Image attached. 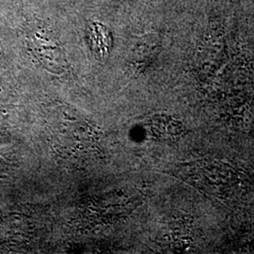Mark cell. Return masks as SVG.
Returning a JSON list of instances; mask_svg holds the SVG:
<instances>
[{"label":"cell","mask_w":254,"mask_h":254,"mask_svg":"<svg viewBox=\"0 0 254 254\" xmlns=\"http://www.w3.org/2000/svg\"><path fill=\"white\" fill-rule=\"evenodd\" d=\"M146 129L151 136L160 141H173L185 133L181 122L170 115H154L146 123Z\"/></svg>","instance_id":"1"},{"label":"cell","mask_w":254,"mask_h":254,"mask_svg":"<svg viewBox=\"0 0 254 254\" xmlns=\"http://www.w3.org/2000/svg\"><path fill=\"white\" fill-rule=\"evenodd\" d=\"M200 175L201 185L208 187L212 190H225L234 182L233 171L216 162L200 165Z\"/></svg>","instance_id":"2"}]
</instances>
